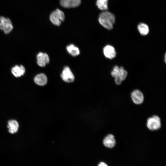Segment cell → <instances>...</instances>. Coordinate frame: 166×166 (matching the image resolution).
I'll use <instances>...</instances> for the list:
<instances>
[{
    "label": "cell",
    "instance_id": "cell-18",
    "mask_svg": "<svg viewBox=\"0 0 166 166\" xmlns=\"http://www.w3.org/2000/svg\"><path fill=\"white\" fill-rule=\"evenodd\" d=\"M98 166H108L105 163L103 162H101L99 164Z\"/></svg>",
    "mask_w": 166,
    "mask_h": 166
},
{
    "label": "cell",
    "instance_id": "cell-15",
    "mask_svg": "<svg viewBox=\"0 0 166 166\" xmlns=\"http://www.w3.org/2000/svg\"><path fill=\"white\" fill-rule=\"evenodd\" d=\"M66 49L68 53L73 56H76L79 54L80 50L78 48L73 44L68 45Z\"/></svg>",
    "mask_w": 166,
    "mask_h": 166
},
{
    "label": "cell",
    "instance_id": "cell-12",
    "mask_svg": "<svg viewBox=\"0 0 166 166\" xmlns=\"http://www.w3.org/2000/svg\"><path fill=\"white\" fill-rule=\"evenodd\" d=\"M11 72L15 77H18L24 74L25 72V69L22 65H16L12 68Z\"/></svg>",
    "mask_w": 166,
    "mask_h": 166
},
{
    "label": "cell",
    "instance_id": "cell-8",
    "mask_svg": "<svg viewBox=\"0 0 166 166\" xmlns=\"http://www.w3.org/2000/svg\"><path fill=\"white\" fill-rule=\"evenodd\" d=\"M61 77L65 81L70 83L73 82L75 77L70 69L68 66L65 67L61 74Z\"/></svg>",
    "mask_w": 166,
    "mask_h": 166
},
{
    "label": "cell",
    "instance_id": "cell-2",
    "mask_svg": "<svg viewBox=\"0 0 166 166\" xmlns=\"http://www.w3.org/2000/svg\"><path fill=\"white\" fill-rule=\"evenodd\" d=\"M146 125L147 128L149 131H158L160 129L162 126L161 119L157 115H152L147 118Z\"/></svg>",
    "mask_w": 166,
    "mask_h": 166
},
{
    "label": "cell",
    "instance_id": "cell-7",
    "mask_svg": "<svg viewBox=\"0 0 166 166\" xmlns=\"http://www.w3.org/2000/svg\"><path fill=\"white\" fill-rule=\"evenodd\" d=\"M103 144L105 147L109 149L114 148L116 145V140L114 135L109 133L103 139Z\"/></svg>",
    "mask_w": 166,
    "mask_h": 166
},
{
    "label": "cell",
    "instance_id": "cell-10",
    "mask_svg": "<svg viewBox=\"0 0 166 166\" xmlns=\"http://www.w3.org/2000/svg\"><path fill=\"white\" fill-rule=\"evenodd\" d=\"M61 5L65 8H73L80 5L81 0H60Z\"/></svg>",
    "mask_w": 166,
    "mask_h": 166
},
{
    "label": "cell",
    "instance_id": "cell-17",
    "mask_svg": "<svg viewBox=\"0 0 166 166\" xmlns=\"http://www.w3.org/2000/svg\"><path fill=\"white\" fill-rule=\"evenodd\" d=\"M108 0H97L96 5L98 8L101 10L105 11L108 9Z\"/></svg>",
    "mask_w": 166,
    "mask_h": 166
},
{
    "label": "cell",
    "instance_id": "cell-19",
    "mask_svg": "<svg viewBox=\"0 0 166 166\" xmlns=\"http://www.w3.org/2000/svg\"><path fill=\"white\" fill-rule=\"evenodd\" d=\"M166 54H165V55H164V61L165 62H166Z\"/></svg>",
    "mask_w": 166,
    "mask_h": 166
},
{
    "label": "cell",
    "instance_id": "cell-5",
    "mask_svg": "<svg viewBox=\"0 0 166 166\" xmlns=\"http://www.w3.org/2000/svg\"><path fill=\"white\" fill-rule=\"evenodd\" d=\"M13 29V26L10 19L4 16L0 17V29L6 34H8Z\"/></svg>",
    "mask_w": 166,
    "mask_h": 166
},
{
    "label": "cell",
    "instance_id": "cell-13",
    "mask_svg": "<svg viewBox=\"0 0 166 166\" xmlns=\"http://www.w3.org/2000/svg\"><path fill=\"white\" fill-rule=\"evenodd\" d=\"M34 81L37 85L40 86L45 85L47 82V77L44 73L37 75L34 78Z\"/></svg>",
    "mask_w": 166,
    "mask_h": 166
},
{
    "label": "cell",
    "instance_id": "cell-11",
    "mask_svg": "<svg viewBox=\"0 0 166 166\" xmlns=\"http://www.w3.org/2000/svg\"><path fill=\"white\" fill-rule=\"evenodd\" d=\"M37 63L41 67H45L49 61L48 55L45 53L39 52L37 55Z\"/></svg>",
    "mask_w": 166,
    "mask_h": 166
},
{
    "label": "cell",
    "instance_id": "cell-14",
    "mask_svg": "<svg viewBox=\"0 0 166 166\" xmlns=\"http://www.w3.org/2000/svg\"><path fill=\"white\" fill-rule=\"evenodd\" d=\"M7 127L9 132L11 133H16L18 131L19 124L17 122L14 120H11L8 121Z\"/></svg>",
    "mask_w": 166,
    "mask_h": 166
},
{
    "label": "cell",
    "instance_id": "cell-6",
    "mask_svg": "<svg viewBox=\"0 0 166 166\" xmlns=\"http://www.w3.org/2000/svg\"><path fill=\"white\" fill-rule=\"evenodd\" d=\"M112 76L114 78L117 77L120 78L123 81L125 80L127 76L128 72L124 68L117 65L115 66L111 73Z\"/></svg>",
    "mask_w": 166,
    "mask_h": 166
},
{
    "label": "cell",
    "instance_id": "cell-16",
    "mask_svg": "<svg viewBox=\"0 0 166 166\" xmlns=\"http://www.w3.org/2000/svg\"><path fill=\"white\" fill-rule=\"evenodd\" d=\"M138 30L141 35L145 36L148 34L149 32L148 26L144 23H140L137 26Z\"/></svg>",
    "mask_w": 166,
    "mask_h": 166
},
{
    "label": "cell",
    "instance_id": "cell-9",
    "mask_svg": "<svg viewBox=\"0 0 166 166\" xmlns=\"http://www.w3.org/2000/svg\"><path fill=\"white\" fill-rule=\"evenodd\" d=\"M103 52L105 57L110 59L114 58L116 56V52L115 48L112 45H107L103 49Z\"/></svg>",
    "mask_w": 166,
    "mask_h": 166
},
{
    "label": "cell",
    "instance_id": "cell-4",
    "mask_svg": "<svg viewBox=\"0 0 166 166\" xmlns=\"http://www.w3.org/2000/svg\"><path fill=\"white\" fill-rule=\"evenodd\" d=\"M131 99L135 105H140L144 102V97L143 92L140 89H135L133 90L130 93Z\"/></svg>",
    "mask_w": 166,
    "mask_h": 166
},
{
    "label": "cell",
    "instance_id": "cell-1",
    "mask_svg": "<svg viewBox=\"0 0 166 166\" xmlns=\"http://www.w3.org/2000/svg\"><path fill=\"white\" fill-rule=\"evenodd\" d=\"M100 24L108 30H112L115 22V17L113 14L107 11H103L100 14L98 18Z\"/></svg>",
    "mask_w": 166,
    "mask_h": 166
},
{
    "label": "cell",
    "instance_id": "cell-3",
    "mask_svg": "<svg viewBox=\"0 0 166 166\" xmlns=\"http://www.w3.org/2000/svg\"><path fill=\"white\" fill-rule=\"evenodd\" d=\"M50 20L54 25L59 26L65 19V15L63 12L58 9L53 11L50 15Z\"/></svg>",
    "mask_w": 166,
    "mask_h": 166
}]
</instances>
